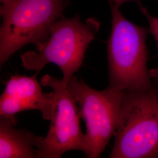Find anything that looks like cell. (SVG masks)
Returning <instances> with one entry per match:
<instances>
[{
    "label": "cell",
    "instance_id": "9",
    "mask_svg": "<svg viewBox=\"0 0 158 158\" xmlns=\"http://www.w3.org/2000/svg\"><path fill=\"white\" fill-rule=\"evenodd\" d=\"M139 8L142 13L147 18V20L149 23V33L152 35L156 42L157 49H158V18L152 16L147 8L142 6V4L139 5ZM149 76L151 79H158V66L156 68H152L149 69Z\"/></svg>",
    "mask_w": 158,
    "mask_h": 158
},
{
    "label": "cell",
    "instance_id": "4",
    "mask_svg": "<svg viewBox=\"0 0 158 158\" xmlns=\"http://www.w3.org/2000/svg\"><path fill=\"white\" fill-rule=\"evenodd\" d=\"M0 65L29 44L49 36L52 25L63 15L69 0H8L1 4Z\"/></svg>",
    "mask_w": 158,
    "mask_h": 158
},
{
    "label": "cell",
    "instance_id": "7",
    "mask_svg": "<svg viewBox=\"0 0 158 158\" xmlns=\"http://www.w3.org/2000/svg\"><path fill=\"white\" fill-rule=\"evenodd\" d=\"M38 73L32 76H11L0 98V116L15 119V115L25 110H38L45 120L51 121L56 107L53 91H42L37 80Z\"/></svg>",
    "mask_w": 158,
    "mask_h": 158
},
{
    "label": "cell",
    "instance_id": "11",
    "mask_svg": "<svg viewBox=\"0 0 158 158\" xmlns=\"http://www.w3.org/2000/svg\"><path fill=\"white\" fill-rule=\"evenodd\" d=\"M7 1H8V0H0V2H1V4H2Z\"/></svg>",
    "mask_w": 158,
    "mask_h": 158
},
{
    "label": "cell",
    "instance_id": "2",
    "mask_svg": "<svg viewBox=\"0 0 158 158\" xmlns=\"http://www.w3.org/2000/svg\"><path fill=\"white\" fill-rule=\"evenodd\" d=\"M110 158H158V85L123 91Z\"/></svg>",
    "mask_w": 158,
    "mask_h": 158
},
{
    "label": "cell",
    "instance_id": "10",
    "mask_svg": "<svg viewBox=\"0 0 158 158\" xmlns=\"http://www.w3.org/2000/svg\"><path fill=\"white\" fill-rule=\"evenodd\" d=\"M110 1H112L115 5L118 6L119 7H120L121 6H122L123 4H124V3H126L127 2H130V1L135 2L138 5L141 4L140 0H110Z\"/></svg>",
    "mask_w": 158,
    "mask_h": 158
},
{
    "label": "cell",
    "instance_id": "1",
    "mask_svg": "<svg viewBox=\"0 0 158 158\" xmlns=\"http://www.w3.org/2000/svg\"><path fill=\"white\" fill-rule=\"evenodd\" d=\"M112 27L108 42L109 87L118 91L145 90L153 85L147 66L149 29L137 25L108 0Z\"/></svg>",
    "mask_w": 158,
    "mask_h": 158
},
{
    "label": "cell",
    "instance_id": "6",
    "mask_svg": "<svg viewBox=\"0 0 158 158\" xmlns=\"http://www.w3.org/2000/svg\"><path fill=\"white\" fill-rule=\"evenodd\" d=\"M40 84L55 92L56 107L49 131L41 138L36 148L37 158H60L64 153L78 150L87 157L89 147L85 134L81 130L79 108L73 97L61 79L46 74Z\"/></svg>",
    "mask_w": 158,
    "mask_h": 158
},
{
    "label": "cell",
    "instance_id": "3",
    "mask_svg": "<svg viewBox=\"0 0 158 158\" xmlns=\"http://www.w3.org/2000/svg\"><path fill=\"white\" fill-rule=\"evenodd\" d=\"M100 27L95 17L83 23L78 14L70 18L63 16L52 25L48 39L35 45L37 52L28 51L21 56L23 67L39 73L47 64L54 63L61 70L62 83L67 87Z\"/></svg>",
    "mask_w": 158,
    "mask_h": 158
},
{
    "label": "cell",
    "instance_id": "5",
    "mask_svg": "<svg viewBox=\"0 0 158 158\" xmlns=\"http://www.w3.org/2000/svg\"><path fill=\"white\" fill-rule=\"evenodd\" d=\"M67 89L77 102L81 118L85 123L89 151L87 158H98L117 129L123 92L109 87L97 90L74 75Z\"/></svg>",
    "mask_w": 158,
    "mask_h": 158
},
{
    "label": "cell",
    "instance_id": "8",
    "mask_svg": "<svg viewBox=\"0 0 158 158\" xmlns=\"http://www.w3.org/2000/svg\"><path fill=\"white\" fill-rule=\"evenodd\" d=\"M17 124L16 119L0 117V158H37L42 136L17 129Z\"/></svg>",
    "mask_w": 158,
    "mask_h": 158
}]
</instances>
